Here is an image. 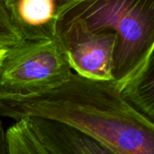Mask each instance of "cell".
Masks as SVG:
<instances>
[{
    "instance_id": "obj_1",
    "label": "cell",
    "mask_w": 154,
    "mask_h": 154,
    "mask_svg": "<svg viewBox=\"0 0 154 154\" xmlns=\"http://www.w3.org/2000/svg\"><path fill=\"white\" fill-rule=\"evenodd\" d=\"M0 116L41 118L74 128L114 154H154V123L122 95L112 81L72 73L62 86L26 96L0 94Z\"/></svg>"
},
{
    "instance_id": "obj_2",
    "label": "cell",
    "mask_w": 154,
    "mask_h": 154,
    "mask_svg": "<svg viewBox=\"0 0 154 154\" xmlns=\"http://www.w3.org/2000/svg\"><path fill=\"white\" fill-rule=\"evenodd\" d=\"M58 22L115 34L112 78L117 87L136 73L154 47V0H83Z\"/></svg>"
},
{
    "instance_id": "obj_3",
    "label": "cell",
    "mask_w": 154,
    "mask_h": 154,
    "mask_svg": "<svg viewBox=\"0 0 154 154\" xmlns=\"http://www.w3.org/2000/svg\"><path fill=\"white\" fill-rule=\"evenodd\" d=\"M72 73L57 38L25 41L5 52L0 64V94L45 93L64 85Z\"/></svg>"
},
{
    "instance_id": "obj_4",
    "label": "cell",
    "mask_w": 154,
    "mask_h": 154,
    "mask_svg": "<svg viewBox=\"0 0 154 154\" xmlns=\"http://www.w3.org/2000/svg\"><path fill=\"white\" fill-rule=\"evenodd\" d=\"M56 38L73 73L90 80L113 82L114 33L92 32L75 25L58 22Z\"/></svg>"
},
{
    "instance_id": "obj_5",
    "label": "cell",
    "mask_w": 154,
    "mask_h": 154,
    "mask_svg": "<svg viewBox=\"0 0 154 154\" xmlns=\"http://www.w3.org/2000/svg\"><path fill=\"white\" fill-rule=\"evenodd\" d=\"M12 19L26 41L56 38L61 16L83 0H5Z\"/></svg>"
},
{
    "instance_id": "obj_6",
    "label": "cell",
    "mask_w": 154,
    "mask_h": 154,
    "mask_svg": "<svg viewBox=\"0 0 154 154\" xmlns=\"http://www.w3.org/2000/svg\"><path fill=\"white\" fill-rule=\"evenodd\" d=\"M39 141L53 154H114L105 146L61 122L26 118Z\"/></svg>"
},
{
    "instance_id": "obj_7",
    "label": "cell",
    "mask_w": 154,
    "mask_h": 154,
    "mask_svg": "<svg viewBox=\"0 0 154 154\" xmlns=\"http://www.w3.org/2000/svg\"><path fill=\"white\" fill-rule=\"evenodd\" d=\"M118 89L130 104L154 123V47L136 73Z\"/></svg>"
},
{
    "instance_id": "obj_8",
    "label": "cell",
    "mask_w": 154,
    "mask_h": 154,
    "mask_svg": "<svg viewBox=\"0 0 154 154\" xmlns=\"http://www.w3.org/2000/svg\"><path fill=\"white\" fill-rule=\"evenodd\" d=\"M6 133L8 154H53L39 141L26 119L14 122Z\"/></svg>"
},
{
    "instance_id": "obj_9",
    "label": "cell",
    "mask_w": 154,
    "mask_h": 154,
    "mask_svg": "<svg viewBox=\"0 0 154 154\" xmlns=\"http://www.w3.org/2000/svg\"><path fill=\"white\" fill-rule=\"evenodd\" d=\"M26 40L15 25L5 0H0V51L16 47Z\"/></svg>"
},
{
    "instance_id": "obj_10",
    "label": "cell",
    "mask_w": 154,
    "mask_h": 154,
    "mask_svg": "<svg viewBox=\"0 0 154 154\" xmlns=\"http://www.w3.org/2000/svg\"><path fill=\"white\" fill-rule=\"evenodd\" d=\"M0 154H8L7 133L2 122H0Z\"/></svg>"
},
{
    "instance_id": "obj_11",
    "label": "cell",
    "mask_w": 154,
    "mask_h": 154,
    "mask_svg": "<svg viewBox=\"0 0 154 154\" xmlns=\"http://www.w3.org/2000/svg\"><path fill=\"white\" fill-rule=\"evenodd\" d=\"M5 52H6V51H0V64H1V62H2V59H3V57H4Z\"/></svg>"
},
{
    "instance_id": "obj_12",
    "label": "cell",
    "mask_w": 154,
    "mask_h": 154,
    "mask_svg": "<svg viewBox=\"0 0 154 154\" xmlns=\"http://www.w3.org/2000/svg\"><path fill=\"white\" fill-rule=\"evenodd\" d=\"M0 117H1V116H0ZM2 122V121H1V120H0V122Z\"/></svg>"
}]
</instances>
